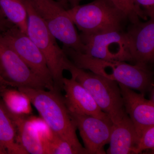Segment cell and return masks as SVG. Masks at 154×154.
Segmentation results:
<instances>
[{"mask_svg":"<svg viewBox=\"0 0 154 154\" xmlns=\"http://www.w3.org/2000/svg\"><path fill=\"white\" fill-rule=\"evenodd\" d=\"M62 49L78 68L88 70L143 94L152 91L153 72L149 66L129 64L122 61L95 58L64 46Z\"/></svg>","mask_w":154,"mask_h":154,"instance_id":"6da1fadb","label":"cell"},{"mask_svg":"<svg viewBox=\"0 0 154 154\" xmlns=\"http://www.w3.org/2000/svg\"><path fill=\"white\" fill-rule=\"evenodd\" d=\"M18 89L28 96L40 117L56 135L70 143L82 154H88L78 139L76 127L60 91L28 88Z\"/></svg>","mask_w":154,"mask_h":154,"instance_id":"7a4b0ae2","label":"cell"},{"mask_svg":"<svg viewBox=\"0 0 154 154\" xmlns=\"http://www.w3.org/2000/svg\"><path fill=\"white\" fill-rule=\"evenodd\" d=\"M67 11L75 25L85 34L123 30L129 20L126 14L111 0H95Z\"/></svg>","mask_w":154,"mask_h":154,"instance_id":"3957f363","label":"cell"},{"mask_svg":"<svg viewBox=\"0 0 154 154\" xmlns=\"http://www.w3.org/2000/svg\"><path fill=\"white\" fill-rule=\"evenodd\" d=\"M22 1L28 14L27 35L44 55L54 89L61 91L63 87V72L67 69L70 60L59 46L56 38L50 32L30 0Z\"/></svg>","mask_w":154,"mask_h":154,"instance_id":"277c9868","label":"cell"},{"mask_svg":"<svg viewBox=\"0 0 154 154\" xmlns=\"http://www.w3.org/2000/svg\"><path fill=\"white\" fill-rule=\"evenodd\" d=\"M87 89L96 104L113 123H117L127 113L118 83L76 66L70 60L67 70Z\"/></svg>","mask_w":154,"mask_h":154,"instance_id":"5b68a950","label":"cell"},{"mask_svg":"<svg viewBox=\"0 0 154 154\" xmlns=\"http://www.w3.org/2000/svg\"><path fill=\"white\" fill-rule=\"evenodd\" d=\"M50 32L63 46L84 53V45L62 3L56 0H30Z\"/></svg>","mask_w":154,"mask_h":154,"instance_id":"8992f818","label":"cell"},{"mask_svg":"<svg viewBox=\"0 0 154 154\" xmlns=\"http://www.w3.org/2000/svg\"><path fill=\"white\" fill-rule=\"evenodd\" d=\"M84 45L83 53L91 57L122 61H132L126 32L113 30L80 35Z\"/></svg>","mask_w":154,"mask_h":154,"instance_id":"52a82bcc","label":"cell"},{"mask_svg":"<svg viewBox=\"0 0 154 154\" xmlns=\"http://www.w3.org/2000/svg\"><path fill=\"white\" fill-rule=\"evenodd\" d=\"M1 35L5 42L14 50L29 68L45 82L49 90L55 89L44 55L28 35L13 24Z\"/></svg>","mask_w":154,"mask_h":154,"instance_id":"ba28073f","label":"cell"},{"mask_svg":"<svg viewBox=\"0 0 154 154\" xmlns=\"http://www.w3.org/2000/svg\"><path fill=\"white\" fill-rule=\"evenodd\" d=\"M0 75L12 88L49 90L48 86L5 42L0 33Z\"/></svg>","mask_w":154,"mask_h":154,"instance_id":"9c48e42d","label":"cell"},{"mask_svg":"<svg viewBox=\"0 0 154 154\" xmlns=\"http://www.w3.org/2000/svg\"><path fill=\"white\" fill-rule=\"evenodd\" d=\"M69 112L79 131L87 153L106 154L104 147L110 140L111 120Z\"/></svg>","mask_w":154,"mask_h":154,"instance_id":"30bf717a","label":"cell"},{"mask_svg":"<svg viewBox=\"0 0 154 154\" xmlns=\"http://www.w3.org/2000/svg\"><path fill=\"white\" fill-rule=\"evenodd\" d=\"M126 33L132 61L134 64L149 66L154 59V18L131 23Z\"/></svg>","mask_w":154,"mask_h":154,"instance_id":"8fae6325","label":"cell"},{"mask_svg":"<svg viewBox=\"0 0 154 154\" xmlns=\"http://www.w3.org/2000/svg\"><path fill=\"white\" fill-rule=\"evenodd\" d=\"M125 112L134 125L138 137L143 130L154 125V99H147L145 94L136 93L118 83Z\"/></svg>","mask_w":154,"mask_h":154,"instance_id":"7c38bea8","label":"cell"},{"mask_svg":"<svg viewBox=\"0 0 154 154\" xmlns=\"http://www.w3.org/2000/svg\"><path fill=\"white\" fill-rule=\"evenodd\" d=\"M63 90L65 92L64 100L69 112L111 120L100 109L87 89L74 77L63 78Z\"/></svg>","mask_w":154,"mask_h":154,"instance_id":"4fadbf2b","label":"cell"},{"mask_svg":"<svg viewBox=\"0 0 154 154\" xmlns=\"http://www.w3.org/2000/svg\"><path fill=\"white\" fill-rule=\"evenodd\" d=\"M138 137L134 125L127 114L111 127L108 154H135Z\"/></svg>","mask_w":154,"mask_h":154,"instance_id":"5bb4252c","label":"cell"},{"mask_svg":"<svg viewBox=\"0 0 154 154\" xmlns=\"http://www.w3.org/2000/svg\"><path fill=\"white\" fill-rule=\"evenodd\" d=\"M8 111L17 128L18 143L28 154H45L32 116L18 115Z\"/></svg>","mask_w":154,"mask_h":154,"instance_id":"9a60e30c","label":"cell"},{"mask_svg":"<svg viewBox=\"0 0 154 154\" xmlns=\"http://www.w3.org/2000/svg\"><path fill=\"white\" fill-rule=\"evenodd\" d=\"M0 143L8 154H28L17 142L16 125L1 97Z\"/></svg>","mask_w":154,"mask_h":154,"instance_id":"2e32d148","label":"cell"},{"mask_svg":"<svg viewBox=\"0 0 154 154\" xmlns=\"http://www.w3.org/2000/svg\"><path fill=\"white\" fill-rule=\"evenodd\" d=\"M8 86H0V97L6 107L11 113L29 116L32 112L31 102L28 96L19 90Z\"/></svg>","mask_w":154,"mask_h":154,"instance_id":"e0dca14e","label":"cell"},{"mask_svg":"<svg viewBox=\"0 0 154 154\" xmlns=\"http://www.w3.org/2000/svg\"><path fill=\"white\" fill-rule=\"evenodd\" d=\"M0 9L9 22L27 34L28 14L22 0H0Z\"/></svg>","mask_w":154,"mask_h":154,"instance_id":"ac0fdd59","label":"cell"},{"mask_svg":"<svg viewBox=\"0 0 154 154\" xmlns=\"http://www.w3.org/2000/svg\"><path fill=\"white\" fill-rule=\"evenodd\" d=\"M82 154L78 149L57 136L48 146L46 154Z\"/></svg>","mask_w":154,"mask_h":154,"instance_id":"d6986e66","label":"cell"},{"mask_svg":"<svg viewBox=\"0 0 154 154\" xmlns=\"http://www.w3.org/2000/svg\"><path fill=\"white\" fill-rule=\"evenodd\" d=\"M154 149V125L145 128L140 133L135 154H139L147 149L153 151Z\"/></svg>","mask_w":154,"mask_h":154,"instance_id":"ffe728a7","label":"cell"},{"mask_svg":"<svg viewBox=\"0 0 154 154\" xmlns=\"http://www.w3.org/2000/svg\"><path fill=\"white\" fill-rule=\"evenodd\" d=\"M138 17L147 20L154 18V0H131Z\"/></svg>","mask_w":154,"mask_h":154,"instance_id":"44dd1931","label":"cell"},{"mask_svg":"<svg viewBox=\"0 0 154 154\" xmlns=\"http://www.w3.org/2000/svg\"><path fill=\"white\" fill-rule=\"evenodd\" d=\"M117 8L126 14L129 21L134 23L139 21V17L136 13L134 6L131 0H111Z\"/></svg>","mask_w":154,"mask_h":154,"instance_id":"7402d4cb","label":"cell"},{"mask_svg":"<svg viewBox=\"0 0 154 154\" xmlns=\"http://www.w3.org/2000/svg\"><path fill=\"white\" fill-rule=\"evenodd\" d=\"M12 24L6 19L0 9V33L5 30Z\"/></svg>","mask_w":154,"mask_h":154,"instance_id":"603a6c76","label":"cell"},{"mask_svg":"<svg viewBox=\"0 0 154 154\" xmlns=\"http://www.w3.org/2000/svg\"><path fill=\"white\" fill-rule=\"evenodd\" d=\"M67 2L69 3L70 4L72 8L74 7L75 6L79 5V3L82 0H66Z\"/></svg>","mask_w":154,"mask_h":154,"instance_id":"cb8c5ba5","label":"cell"},{"mask_svg":"<svg viewBox=\"0 0 154 154\" xmlns=\"http://www.w3.org/2000/svg\"><path fill=\"white\" fill-rule=\"evenodd\" d=\"M0 86H8V87H11V85L8 83L6 82L3 79L2 77L1 76V75H0ZM11 88H12V87H11Z\"/></svg>","mask_w":154,"mask_h":154,"instance_id":"d4e9b609","label":"cell"},{"mask_svg":"<svg viewBox=\"0 0 154 154\" xmlns=\"http://www.w3.org/2000/svg\"><path fill=\"white\" fill-rule=\"evenodd\" d=\"M8 153V152L5 148L3 146H2L0 143V154H7Z\"/></svg>","mask_w":154,"mask_h":154,"instance_id":"484cf974","label":"cell"},{"mask_svg":"<svg viewBox=\"0 0 154 154\" xmlns=\"http://www.w3.org/2000/svg\"><path fill=\"white\" fill-rule=\"evenodd\" d=\"M58 2H60L62 3L64 5L65 7L66 8H67L68 3L66 0H56Z\"/></svg>","mask_w":154,"mask_h":154,"instance_id":"4316f807","label":"cell"}]
</instances>
